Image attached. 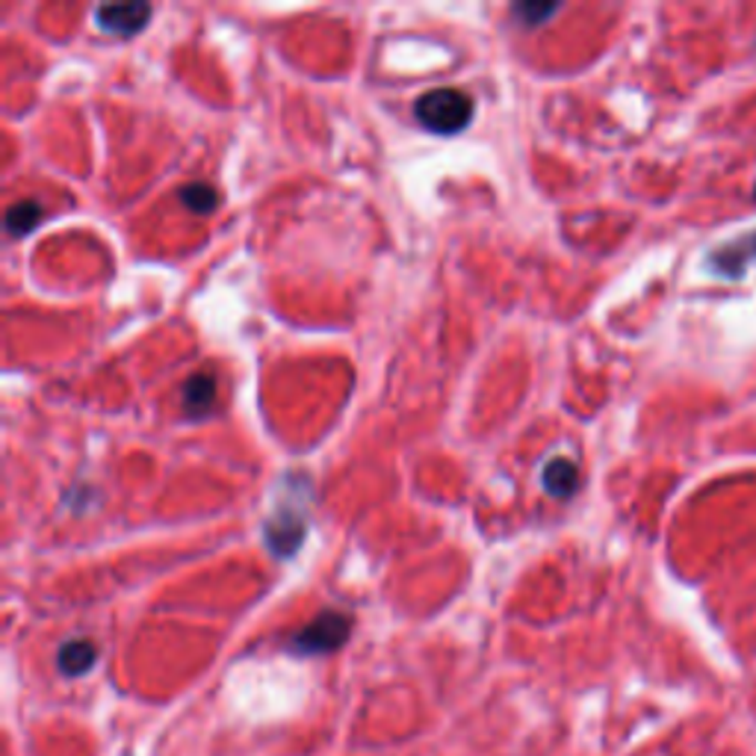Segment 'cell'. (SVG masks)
Instances as JSON below:
<instances>
[{"mask_svg":"<svg viewBox=\"0 0 756 756\" xmlns=\"http://www.w3.org/2000/svg\"><path fill=\"white\" fill-rule=\"evenodd\" d=\"M414 116L432 134H458L470 125L473 99L464 95L462 90H432L420 95L417 104H414Z\"/></svg>","mask_w":756,"mask_h":756,"instance_id":"1","label":"cell"},{"mask_svg":"<svg viewBox=\"0 0 756 756\" xmlns=\"http://www.w3.org/2000/svg\"><path fill=\"white\" fill-rule=\"evenodd\" d=\"M349 630H352V623H349L346 614L322 612L320 618H313L308 626L296 632L293 639H290V650L299 653V656L331 653V650H338L349 639Z\"/></svg>","mask_w":756,"mask_h":756,"instance_id":"2","label":"cell"},{"mask_svg":"<svg viewBox=\"0 0 756 756\" xmlns=\"http://www.w3.org/2000/svg\"><path fill=\"white\" fill-rule=\"evenodd\" d=\"M148 3H101L95 10V24L110 37H136L152 21Z\"/></svg>","mask_w":756,"mask_h":756,"instance_id":"3","label":"cell"},{"mask_svg":"<svg viewBox=\"0 0 756 756\" xmlns=\"http://www.w3.org/2000/svg\"><path fill=\"white\" fill-rule=\"evenodd\" d=\"M756 260V231L742 234L736 240L724 242L710 255V269L715 276L727 278V281H738L745 278L747 267Z\"/></svg>","mask_w":756,"mask_h":756,"instance_id":"4","label":"cell"},{"mask_svg":"<svg viewBox=\"0 0 756 756\" xmlns=\"http://www.w3.org/2000/svg\"><path fill=\"white\" fill-rule=\"evenodd\" d=\"M263 538H267V547L276 552V556H290V552H296L304 538V511L281 506L276 515H272V520L263 526Z\"/></svg>","mask_w":756,"mask_h":756,"instance_id":"5","label":"cell"},{"mask_svg":"<svg viewBox=\"0 0 756 756\" xmlns=\"http://www.w3.org/2000/svg\"><path fill=\"white\" fill-rule=\"evenodd\" d=\"M180 402L193 420L207 417L216 405V379L207 373H198L187 379V384L180 387Z\"/></svg>","mask_w":756,"mask_h":756,"instance_id":"6","label":"cell"},{"mask_svg":"<svg viewBox=\"0 0 756 756\" xmlns=\"http://www.w3.org/2000/svg\"><path fill=\"white\" fill-rule=\"evenodd\" d=\"M543 488L556 499H570L579 488V467L570 458H552L543 467Z\"/></svg>","mask_w":756,"mask_h":756,"instance_id":"7","label":"cell"},{"mask_svg":"<svg viewBox=\"0 0 756 756\" xmlns=\"http://www.w3.org/2000/svg\"><path fill=\"white\" fill-rule=\"evenodd\" d=\"M95 659H99V650H95L92 641L72 639L65 641L63 648H60V653H56V667H60L65 676H83L92 665H95Z\"/></svg>","mask_w":756,"mask_h":756,"instance_id":"8","label":"cell"},{"mask_svg":"<svg viewBox=\"0 0 756 756\" xmlns=\"http://www.w3.org/2000/svg\"><path fill=\"white\" fill-rule=\"evenodd\" d=\"M39 222H42V205L33 198H21L7 210V231L12 237H28Z\"/></svg>","mask_w":756,"mask_h":756,"instance_id":"9","label":"cell"},{"mask_svg":"<svg viewBox=\"0 0 756 756\" xmlns=\"http://www.w3.org/2000/svg\"><path fill=\"white\" fill-rule=\"evenodd\" d=\"M178 198L180 205L198 216L210 214V210H216V205H219V193H216L210 184H205V180H193L187 187H180Z\"/></svg>","mask_w":756,"mask_h":756,"instance_id":"10","label":"cell"},{"mask_svg":"<svg viewBox=\"0 0 756 756\" xmlns=\"http://www.w3.org/2000/svg\"><path fill=\"white\" fill-rule=\"evenodd\" d=\"M561 7L559 3H520V7H515V15L520 19V24H526V28H538V24H543V21L550 19V15H556Z\"/></svg>","mask_w":756,"mask_h":756,"instance_id":"11","label":"cell"},{"mask_svg":"<svg viewBox=\"0 0 756 756\" xmlns=\"http://www.w3.org/2000/svg\"><path fill=\"white\" fill-rule=\"evenodd\" d=\"M754 198H756V187H754Z\"/></svg>","mask_w":756,"mask_h":756,"instance_id":"12","label":"cell"}]
</instances>
